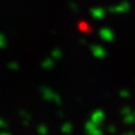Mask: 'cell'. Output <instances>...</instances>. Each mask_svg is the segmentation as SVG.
Here are the masks:
<instances>
[]
</instances>
